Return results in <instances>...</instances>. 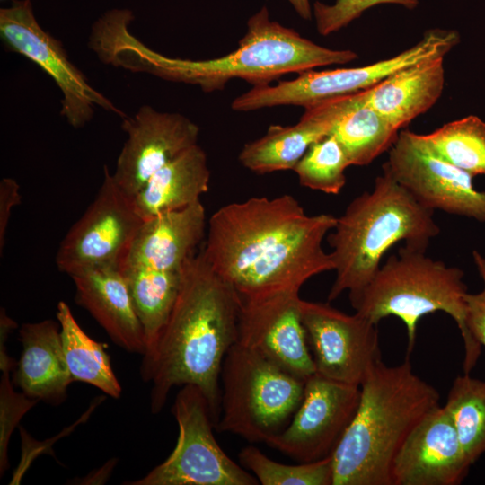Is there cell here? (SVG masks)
I'll return each mask as SVG.
<instances>
[{"label":"cell","instance_id":"cell-1","mask_svg":"<svg viewBox=\"0 0 485 485\" xmlns=\"http://www.w3.org/2000/svg\"><path fill=\"white\" fill-rule=\"evenodd\" d=\"M337 217L309 216L291 195L253 197L218 208L201 253L241 297L297 289L334 269L324 237Z\"/></svg>","mask_w":485,"mask_h":485},{"label":"cell","instance_id":"cell-2","mask_svg":"<svg viewBox=\"0 0 485 485\" xmlns=\"http://www.w3.org/2000/svg\"><path fill=\"white\" fill-rule=\"evenodd\" d=\"M241 303L238 292L201 251L186 260L171 314L140 365L142 380L152 384L154 414L163 410L174 386L192 384L207 398L216 425L222 364L238 340Z\"/></svg>","mask_w":485,"mask_h":485},{"label":"cell","instance_id":"cell-3","mask_svg":"<svg viewBox=\"0 0 485 485\" xmlns=\"http://www.w3.org/2000/svg\"><path fill=\"white\" fill-rule=\"evenodd\" d=\"M357 57L355 51L318 45L294 29L271 20L266 6L250 17L238 47L220 57L206 60L168 57L145 46L128 30L117 35L110 53L113 66L198 85L207 93L222 90L234 78L253 86L269 84L287 74L343 65Z\"/></svg>","mask_w":485,"mask_h":485},{"label":"cell","instance_id":"cell-4","mask_svg":"<svg viewBox=\"0 0 485 485\" xmlns=\"http://www.w3.org/2000/svg\"><path fill=\"white\" fill-rule=\"evenodd\" d=\"M360 391L356 415L332 454V485H392L394 457L440 395L414 374L408 357L398 366L378 362Z\"/></svg>","mask_w":485,"mask_h":485},{"label":"cell","instance_id":"cell-5","mask_svg":"<svg viewBox=\"0 0 485 485\" xmlns=\"http://www.w3.org/2000/svg\"><path fill=\"white\" fill-rule=\"evenodd\" d=\"M433 215L383 167L373 189L356 197L327 234L336 272L328 301L344 291L355 300L396 243L426 251L440 233Z\"/></svg>","mask_w":485,"mask_h":485},{"label":"cell","instance_id":"cell-6","mask_svg":"<svg viewBox=\"0 0 485 485\" xmlns=\"http://www.w3.org/2000/svg\"><path fill=\"white\" fill-rule=\"evenodd\" d=\"M463 271L448 267L426 255V251L406 245L391 255L361 294L351 303L356 313L375 324L396 316L405 324L408 354L417 336L419 319L441 311L452 317L463 338V369L470 374L481 353V345L470 332L466 322L467 287Z\"/></svg>","mask_w":485,"mask_h":485},{"label":"cell","instance_id":"cell-7","mask_svg":"<svg viewBox=\"0 0 485 485\" xmlns=\"http://www.w3.org/2000/svg\"><path fill=\"white\" fill-rule=\"evenodd\" d=\"M220 379L216 428L251 443H266L288 425L302 401L305 383L237 342L224 358Z\"/></svg>","mask_w":485,"mask_h":485},{"label":"cell","instance_id":"cell-8","mask_svg":"<svg viewBox=\"0 0 485 485\" xmlns=\"http://www.w3.org/2000/svg\"><path fill=\"white\" fill-rule=\"evenodd\" d=\"M460 41L456 31L431 29L414 46L398 55L375 63L350 68L308 70L276 85H255L231 103L235 111H252L275 106H301L304 109L337 96L368 89L392 74L433 57L445 56Z\"/></svg>","mask_w":485,"mask_h":485},{"label":"cell","instance_id":"cell-9","mask_svg":"<svg viewBox=\"0 0 485 485\" xmlns=\"http://www.w3.org/2000/svg\"><path fill=\"white\" fill-rule=\"evenodd\" d=\"M179 436L171 454L130 485H255L259 481L234 462L213 434L215 420L201 390L182 385L172 406Z\"/></svg>","mask_w":485,"mask_h":485},{"label":"cell","instance_id":"cell-10","mask_svg":"<svg viewBox=\"0 0 485 485\" xmlns=\"http://www.w3.org/2000/svg\"><path fill=\"white\" fill-rule=\"evenodd\" d=\"M103 172L95 198L57 249V269L70 277L96 268L121 267L143 222L133 198L121 190L106 165Z\"/></svg>","mask_w":485,"mask_h":485},{"label":"cell","instance_id":"cell-11","mask_svg":"<svg viewBox=\"0 0 485 485\" xmlns=\"http://www.w3.org/2000/svg\"><path fill=\"white\" fill-rule=\"evenodd\" d=\"M0 37L6 48L29 58L54 80L63 95L60 114L73 128L88 123L96 106L127 117L88 83L62 43L42 29L31 0H13L11 6L0 9Z\"/></svg>","mask_w":485,"mask_h":485},{"label":"cell","instance_id":"cell-12","mask_svg":"<svg viewBox=\"0 0 485 485\" xmlns=\"http://www.w3.org/2000/svg\"><path fill=\"white\" fill-rule=\"evenodd\" d=\"M383 167L427 208L485 222V191L475 190L473 176L434 154L419 134L401 131Z\"/></svg>","mask_w":485,"mask_h":485},{"label":"cell","instance_id":"cell-13","mask_svg":"<svg viewBox=\"0 0 485 485\" xmlns=\"http://www.w3.org/2000/svg\"><path fill=\"white\" fill-rule=\"evenodd\" d=\"M360 386L316 373L305 380L302 401L288 425L266 444L299 463L332 456L353 420Z\"/></svg>","mask_w":485,"mask_h":485},{"label":"cell","instance_id":"cell-14","mask_svg":"<svg viewBox=\"0 0 485 485\" xmlns=\"http://www.w3.org/2000/svg\"><path fill=\"white\" fill-rule=\"evenodd\" d=\"M301 314L315 373L360 386L381 359L376 324L328 303L301 300Z\"/></svg>","mask_w":485,"mask_h":485},{"label":"cell","instance_id":"cell-15","mask_svg":"<svg viewBox=\"0 0 485 485\" xmlns=\"http://www.w3.org/2000/svg\"><path fill=\"white\" fill-rule=\"evenodd\" d=\"M297 289L241 297L237 343L306 380L315 373Z\"/></svg>","mask_w":485,"mask_h":485},{"label":"cell","instance_id":"cell-16","mask_svg":"<svg viewBox=\"0 0 485 485\" xmlns=\"http://www.w3.org/2000/svg\"><path fill=\"white\" fill-rule=\"evenodd\" d=\"M128 138L118 156L113 178L134 197L162 167L198 145L199 127L177 112L143 105L133 117L122 119Z\"/></svg>","mask_w":485,"mask_h":485},{"label":"cell","instance_id":"cell-17","mask_svg":"<svg viewBox=\"0 0 485 485\" xmlns=\"http://www.w3.org/2000/svg\"><path fill=\"white\" fill-rule=\"evenodd\" d=\"M471 465L448 412L438 405L401 446L391 468L392 485H458Z\"/></svg>","mask_w":485,"mask_h":485},{"label":"cell","instance_id":"cell-18","mask_svg":"<svg viewBox=\"0 0 485 485\" xmlns=\"http://www.w3.org/2000/svg\"><path fill=\"white\" fill-rule=\"evenodd\" d=\"M363 96L364 91H360L327 99L304 109L294 125L270 126L264 136L244 145L240 163L260 174L293 170L309 147L330 135Z\"/></svg>","mask_w":485,"mask_h":485},{"label":"cell","instance_id":"cell-19","mask_svg":"<svg viewBox=\"0 0 485 485\" xmlns=\"http://www.w3.org/2000/svg\"><path fill=\"white\" fill-rule=\"evenodd\" d=\"M71 278L75 302L90 313L118 346L143 356L146 336L121 268H96Z\"/></svg>","mask_w":485,"mask_h":485},{"label":"cell","instance_id":"cell-20","mask_svg":"<svg viewBox=\"0 0 485 485\" xmlns=\"http://www.w3.org/2000/svg\"><path fill=\"white\" fill-rule=\"evenodd\" d=\"M205 229L206 211L200 200L145 219L123 265L180 270L195 254Z\"/></svg>","mask_w":485,"mask_h":485},{"label":"cell","instance_id":"cell-21","mask_svg":"<svg viewBox=\"0 0 485 485\" xmlns=\"http://www.w3.org/2000/svg\"><path fill=\"white\" fill-rule=\"evenodd\" d=\"M22 350L13 383L27 396L52 405L61 404L73 382L58 321L23 323L19 329Z\"/></svg>","mask_w":485,"mask_h":485},{"label":"cell","instance_id":"cell-22","mask_svg":"<svg viewBox=\"0 0 485 485\" xmlns=\"http://www.w3.org/2000/svg\"><path fill=\"white\" fill-rule=\"evenodd\" d=\"M444 86V57H433L404 67L366 89V101L400 130L432 108Z\"/></svg>","mask_w":485,"mask_h":485},{"label":"cell","instance_id":"cell-23","mask_svg":"<svg viewBox=\"0 0 485 485\" xmlns=\"http://www.w3.org/2000/svg\"><path fill=\"white\" fill-rule=\"evenodd\" d=\"M210 170L205 151L196 145L158 170L133 197L145 220L186 207L200 200L209 188Z\"/></svg>","mask_w":485,"mask_h":485},{"label":"cell","instance_id":"cell-24","mask_svg":"<svg viewBox=\"0 0 485 485\" xmlns=\"http://www.w3.org/2000/svg\"><path fill=\"white\" fill-rule=\"evenodd\" d=\"M120 268L145 332L147 353L156 343L173 308L182 269L163 270L130 265Z\"/></svg>","mask_w":485,"mask_h":485},{"label":"cell","instance_id":"cell-25","mask_svg":"<svg viewBox=\"0 0 485 485\" xmlns=\"http://www.w3.org/2000/svg\"><path fill=\"white\" fill-rule=\"evenodd\" d=\"M57 320L60 324L64 353L73 382L92 384L112 398H119L122 388L105 346L84 332L64 301L57 304Z\"/></svg>","mask_w":485,"mask_h":485},{"label":"cell","instance_id":"cell-26","mask_svg":"<svg viewBox=\"0 0 485 485\" xmlns=\"http://www.w3.org/2000/svg\"><path fill=\"white\" fill-rule=\"evenodd\" d=\"M343 146L351 165L371 163L389 150L399 136V130L384 116L362 100L337 123L332 132Z\"/></svg>","mask_w":485,"mask_h":485},{"label":"cell","instance_id":"cell-27","mask_svg":"<svg viewBox=\"0 0 485 485\" xmlns=\"http://www.w3.org/2000/svg\"><path fill=\"white\" fill-rule=\"evenodd\" d=\"M472 464L485 453V381L470 374L453 382L444 406Z\"/></svg>","mask_w":485,"mask_h":485},{"label":"cell","instance_id":"cell-28","mask_svg":"<svg viewBox=\"0 0 485 485\" xmlns=\"http://www.w3.org/2000/svg\"><path fill=\"white\" fill-rule=\"evenodd\" d=\"M419 136L440 158L473 177L485 175V122L477 116L448 122L429 134Z\"/></svg>","mask_w":485,"mask_h":485},{"label":"cell","instance_id":"cell-29","mask_svg":"<svg viewBox=\"0 0 485 485\" xmlns=\"http://www.w3.org/2000/svg\"><path fill=\"white\" fill-rule=\"evenodd\" d=\"M349 159L336 137L326 136L313 144L293 171L301 186L337 195L346 184Z\"/></svg>","mask_w":485,"mask_h":485},{"label":"cell","instance_id":"cell-30","mask_svg":"<svg viewBox=\"0 0 485 485\" xmlns=\"http://www.w3.org/2000/svg\"><path fill=\"white\" fill-rule=\"evenodd\" d=\"M239 460L262 485H332V456L322 460L286 464L273 461L259 448L248 445L239 453Z\"/></svg>","mask_w":485,"mask_h":485},{"label":"cell","instance_id":"cell-31","mask_svg":"<svg viewBox=\"0 0 485 485\" xmlns=\"http://www.w3.org/2000/svg\"><path fill=\"white\" fill-rule=\"evenodd\" d=\"M0 368L2 371L0 383V475L8 468L7 447L10 436L22 416L30 410L38 400L31 398L23 392L13 391L11 384L10 371L13 360L7 355L5 340L0 337Z\"/></svg>","mask_w":485,"mask_h":485},{"label":"cell","instance_id":"cell-32","mask_svg":"<svg viewBox=\"0 0 485 485\" xmlns=\"http://www.w3.org/2000/svg\"><path fill=\"white\" fill-rule=\"evenodd\" d=\"M398 4L415 9L419 0H335L331 4L319 1L313 4V16L320 35L328 36L348 26L371 7L378 4Z\"/></svg>","mask_w":485,"mask_h":485},{"label":"cell","instance_id":"cell-33","mask_svg":"<svg viewBox=\"0 0 485 485\" xmlns=\"http://www.w3.org/2000/svg\"><path fill=\"white\" fill-rule=\"evenodd\" d=\"M472 255L483 288L477 294H466V322L473 338L485 347V259L477 251Z\"/></svg>","mask_w":485,"mask_h":485},{"label":"cell","instance_id":"cell-34","mask_svg":"<svg viewBox=\"0 0 485 485\" xmlns=\"http://www.w3.org/2000/svg\"><path fill=\"white\" fill-rule=\"evenodd\" d=\"M20 186L17 181L9 177L0 181V252L5 243V235L12 210L21 203Z\"/></svg>","mask_w":485,"mask_h":485},{"label":"cell","instance_id":"cell-35","mask_svg":"<svg viewBox=\"0 0 485 485\" xmlns=\"http://www.w3.org/2000/svg\"><path fill=\"white\" fill-rule=\"evenodd\" d=\"M294 7L298 15L304 20H311L313 17L312 7L309 0H287Z\"/></svg>","mask_w":485,"mask_h":485},{"label":"cell","instance_id":"cell-36","mask_svg":"<svg viewBox=\"0 0 485 485\" xmlns=\"http://www.w3.org/2000/svg\"><path fill=\"white\" fill-rule=\"evenodd\" d=\"M112 10H113V9H112ZM108 12H109V11H108ZM105 13H104V14H105ZM104 14H103V15H104ZM99 19H100V18H99ZM94 25H95V24H94ZM93 27H94V26H93ZM92 32H93V31H92ZM91 36H92V35H91ZM90 40H91V38H90Z\"/></svg>","mask_w":485,"mask_h":485},{"label":"cell","instance_id":"cell-37","mask_svg":"<svg viewBox=\"0 0 485 485\" xmlns=\"http://www.w3.org/2000/svg\"><path fill=\"white\" fill-rule=\"evenodd\" d=\"M1 1H4V0H1Z\"/></svg>","mask_w":485,"mask_h":485}]
</instances>
